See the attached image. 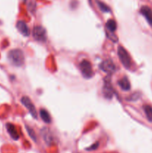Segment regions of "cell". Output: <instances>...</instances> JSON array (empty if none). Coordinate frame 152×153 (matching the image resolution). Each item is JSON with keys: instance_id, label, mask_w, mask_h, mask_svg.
I'll list each match as a JSON object with an SVG mask.
<instances>
[{"instance_id": "obj_1", "label": "cell", "mask_w": 152, "mask_h": 153, "mask_svg": "<svg viewBox=\"0 0 152 153\" xmlns=\"http://www.w3.org/2000/svg\"><path fill=\"white\" fill-rule=\"evenodd\" d=\"M7 58L9 62L14 67H22L25 63L24 53L19 49H14L9 51L7 54Z\"/></svg>"}, {"instance_id": "obj_2", "label": "cell", "mask_w": 152, "mask_h": 153, "mask_svg": "<svg viewBox=\"0 0 152 153\" xmlns=\"http://www.w3.org/2000/svg\"><path fill=\"white\" fill-rule=\"evenodd\" d=\"M117 54L122 65L126 69H129L131 67V58L128 51L120 46L118 47Z\"/></svg>"}, {"instance_id": "obj_3", "label": "cell", "mask_w": 152, "mask_h": 153, "mask_svg": "<svg viewBox=\"0 0 152 153\" xmlns=\"http://www.w3.org/2000/svg\"><path fill=\"white\" fill-rule=\"evenodd\" d=\"M80 73H81L82 76L83 78L88 79H91L93 76V71H92V67L91 65V63L89 62L88 60H83L80 63Z\"/></svg>"}, {"instance_id": "obj_4", "label": "cell", "mask_w": 152, "mask_h": 153, "mask_svg": "<svg viewBox=\"0 0 152 153\" xmlns=\"http://www.w3.org/2000/svg\"><path fill=\"white\" fill-rule=\"evenodd\" d=\"M32 35L37 41L46 42V39H47L46 29L40 25H36L34 27L32 31Z\"/></svg>"}, {"instance_id": "obj_5", "label": "cell", "mask_w": 152, "mask_h": 153, "mask_svg": "<svg viewBox=\"0 0 152 153\" xmlns=\"http://www.w3.org/2000/svg\"><path fill=\"white\" fill-rule=\"evenodd\" d=\"M21 103L26 108L27 110L29 111L30 114L33 117L34 119H37V112L36 111L35 106L33 104L31 100L28 97H22L20 100Z\"/></svg>"}, {"instance_id": "obj_6", "label": "cell", "mask_w": 152, "mask_h": 153, "mask_svg": "<svg viewBox=\"0 0 152 153\" xmlns=\"http://www.w3.org/2000/svg\"><path fill=\"white\" fill-rule=\"evenodd\" d=\"M99 68L104 73H106L108 75H111L116 72V66H115L114 63L110 59H107L102 61L99 64Z\"/></svg>"}, {"instance_id": "obj_7", "label": "cell", "mask_w": 152, "mask_h": 153, "mask_svg": "<svg viewBox=\"0 0 152 153\" xmlns=\"http://www.w3.org/2000/svg\"><path fill=\"white\" fill-rule=\"evenodd\" d=\"M103 94H104V97L107 100H111L113 95V89L110 84V79H105L104 82V88H103Z\"/></svg>"}, {"instance_id": "obj_8", "label": "cell", "mask_w": 152, "mask_h": 153, "mask_svg": "<svg viewBox=\"0 0 152 153\" xmlns=\"http://www.w3.org/2000/svg\"><path fill=\"white\" fill-rule=\"evenodd\" d=\"M41 134L44 140L45 143L48 144L49 146L52 145L54 142V137L52 136V132L48 128H43L41 130Z\"/></svg>"}, {"instance_id": "obj_9", "label": "cell", "mask_w": 152, "mask_h": 153, "mask_svg": "<svg viewBox=\"0 0 152 153\" xmlns=\"http://www.w3.org/2000/svg\"><path fill=\"white\" fill-rule=\"evenodd\" d=\"M16 28L18 29V31L21 33L23 36L25 37H28L30 35V31L29 28L27 25V24L25 23L24 21L19 20L16 22Z\"/></svg>"}, {"instance_id": "obj_10", "label": "cell", "mask_w": 152, "mask_h": 153, "mask_svg": "<svg viewBox=\"0 0 152 153\" xmlns=\"http://www.w3.org/2000/svg\"><path fill=\"white\" fill-rule=\"evenodd\" d=\"M140 13L143 15L149 25L152 26V10L148 7V6L144 5L140 9Z\"/></svg>"}, {"instance_id": "obj_11", "label": "cell", "mask_w": 152, "mask_h": 153, "mask_svg": "<svg viewBox=\"0 0 152 153\" xmlns=\"http://www.w3.org/2000/svg\"><path fill=\"white\" fill-rule=\"evenodd\" d=\"M6 128H7V132L10 134L12 139H13L14 140H17L19 138V133H18L14 125H13L12 123H7L6 124Z\"/></svg>"}, {"instance_id": "obj_12", "label": "cell", "mask_w": 152, "mask_h": 153, "mask_svg": "<svg viewBox=\"0 0 152 153\" xmlns=\"http://www.w3.org/2000/svg\"><path fill=\"white\" fill-rule=\"evenodd\" d=\"M118 85L121 89L124 91H128L131 90V83L126 76H124L118 81Z\"/></svg>"}, {"instance_id": "obj_13", "label": "cell", "mask_w": 152, "mask_h": 153, "mask_svg": "<svg viewBox=\"0 0 152 153\" xmlns=\"http://www.w3.org/2000/svg\"><path fill=\"white\" fill-rule=\"evenodd\" d=\"M40 117H41V119L43 120V122L49 124L52 123V118H51L50 114H49V113L46 110V109H40Z\"/></svg>"}, {"instance_id": "obj_14", "label": "cell", "mask_w": 152, "mask_h": 153, "mask_svg": "<svg viewBox=\"0 0 152 153\" xmlns=\"http://www.w3.org/2000/svg\"><path fill=\"white\" fill-rule=\"evenodd\" d=\"M105 27L110 33H113L114 31H116V28H117V25H116V22L115 20H113V19H109L106 22Z\"/></svg>"}, {"instance_id": "obj_15", "label": "cell", "mask_w": 152, "mask_h": 153, "mask_svg": "<svg viewBox=\"0 0 152 153\" xmlns=\"http://www.w3.org/2000/svg\"><path fill=\"white\" fill-rule=\"evenodd\" d=\"M96 3H97V5H98V7H99L100 10H101L102 12H104V13H110V12L111 11L110 7H109L107 4L103 2V1H99V0H96Z\"/></svg>"}, {"instance_id": "obj_16", "label": "cell", "mask_w": 152, "mask_h": 153, "mask_svg": "<svg viewBox=\"0 0 152 153\" xmlns=\"http://www.w3.org/2000/svg\"><path fill=\"white\" fill-rule=\"evenodd\" d=\"M144 109L145 114V116L147 117L148 120L152 122V107L151 106L148 105H145L143 107Z\"/></svg>"}, {"instance_id": "obj_17", "label": "cell", "mask_w": 152, "mask_h": 153, "mask_svg": "<svg viewBox=\"0 0 152 153\" xmlns=\"http://www.w3.org/2000/svg\"><path fill=\"white\" fill-rule=\"evenodd\" d=\"M25 128H26L27 132H28L30 137H31L33 140H34V141H37V136H36V134L35 132H34V130H33L31 127L28 126H25Z\"/></svg>"}, {"instance_id": "obj_18", "label": "cell", "mask_w": 152, "mask_h": 153, "mask_svg": "<svg viewBox=\"0 0 152 153\" xmlns=\"http://www.w3.org/2000/svg\"><path fill=\"white\" fill-rule=\"evenodd\" d=\"M139 97L140 94H139V93H134V94H133L132 95L129 97V99H128L129 100H128V101H137Z\"/></svg>"}, {"instance_id": "obj_19", "label": "cell", "mask_w": 152, "mask_h": 153, "mask_svg": "<svg viewBox=\"0 0 152 153\" xmlns=\"http://www.w3.org/2000/svg\"><path fill=\"white\" fill-rule=\"evenodd\" d=\"M98 146H99V143H98V142H96V143H94V144H92L91 146L88 147L87 149H86V150H88V151L95 150V149L98 147Z\"/></svg>"}, {"instance_id": "obj_20", "label": "cell", "mask_w": 152, "mask_h": 153, "mask_svg": "<svg viewBox=\"0 0 152 153\" xmlns=\"http://www.w3.org/2000/svg\"><path fill=\"white\" fill-rule=\"evenodd\" d=\"M22 1H24V2H25V1H27V0H22Z\"/></svg>"}]
</instances>
